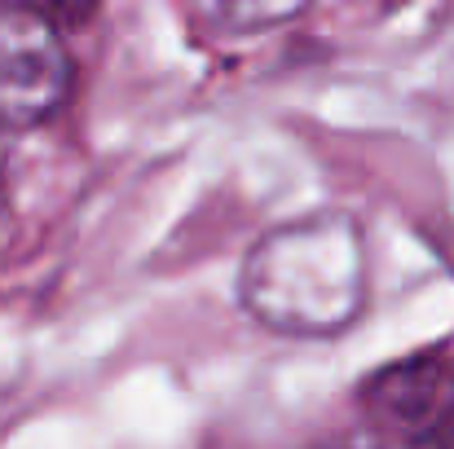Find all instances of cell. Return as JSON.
Wrapping results in <instances>:
<instances>
[{
    "label": "cell",
    "mask_w": 454,
    "mask_h": 449,
    "mask_svg": "<svg viewBox=\"0 0 454 449\" xmlns=\"http://www.w3.org/2000/svg\"><path fill=\"white\" fill-rule=\"evenodd\" d=\"M243 308L296 339L344 330L366 304V247L344 212H313L256 238L239 283Z\"/></svg>",
    "instance_id": "1"
},
{
    "label": "cell",
    "mask_w": 454,
    "mask_h": 449,
    "mask_svg": "<svg viewBox=\"0 0 454 449\" xmlns=\"http://www.w3.org/2000/svg\"><path fill=\"white\" fill-rule=\"evenodd\" d=\"M71 89V53L35 9H0V128L49 120Z\"/></svg>",
    "instance_id": "2"
},
{
    "label": "cell",
    "mask_w": 454,
    "mask_h": 449,
    "mask_svg": "<svg viewBox=\"0 0 454 449\" xmlns=\"http://www.w3.org/2000/svg\"><path fill=\"white\" fill-rule=\"evenodd\" d=\"M0 194H4V146H0Z\"/></svg>",
    "instance_id": "3"
}]
</instances>
